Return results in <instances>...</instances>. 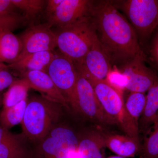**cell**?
<instances>
[{
    "label": "cell",
    "instance_id": "9a60e30c",
    "mask_svg": "<svg viewBox=\"0 0 158 158\" xmlns=\"http://www.w3.org/2000/svg\"><path fill=\"white\" fill-rule=\"evenodd\" d=\"M106 147L117 156L124 157H134L139 156L141 152V141L131 137L117 134L103 133Z\"/></svg>",
    "mask_w": 158,
    "mask_h": 158
},
{
    "label": "cell",
    "instance_id": "7a4b0ae2",
    "mask_svg": "<svg viewBox=\"0 0 158 158\" xmlns=\"http://www.w3.org/2000/svg\"><path fill=\"white\" fill-rule=\"evenodd\" d=\"M63 106L41 95L28 97L21 123L23 136L37 144L59 123Z\"/></svg>",
    "mask_w": 158,
    "mask_h": 158
},
{
    "label": "cell",
    "instance_id": "4fadbf2b",
    "mask_svg": "<svg viewBox=\"0 0 158 158\" xmlns=\"http://www.w3.org/2000/svg\"><path fill=\"white\" fill-rule=\"evenodd\" d=\"M77 64L81 65L94 77L102 80H106L113 68L97 38L83 62Z\"/></svg>",
    "mask_w": 158,
    "mask_h": 158
},
{
    "label": "cell",
    "instance_id": "f1b7e54d",
    "mask_svg": "<svg viewBox=\"0 0 158 158\" xmlns=\"http://www.w3.org/2000/svg\"><path fill=\"white\" fill-rule=\"evenodd\" d=\"M17 9L11 0H0V15L17 14L16 12Z\"/></svg>",
    "mask_w": 158,
    "mask_h": 158
},
{
    "label": "cell",
    "instance_id": "52a82bcc",
    "mask_svg": "<svg viewBox=\"0 0 158 158\" xmlns=\"http://www.w3.org/2000/svg\"><path fill=\"white\" fill-rule=\"evenodd\" d=\"M46 73L64 97L69 106L78 113L76 94L78 70L74 62L60 52H56Z\"/></svg>",
    "mask_w": 158,
    "mask_h": 158
},
{
    "label": "cell",
    "instance_id": "83f0119b",
    "mask_svg": "<svg viewBox=\"0 0 158 158\" xmlns=\"http://www.w3.org/2000/svg\"><path fill=\"white\" fill-rule=\"evenodd\" d=\"M9 65L0 63V91L9 88L15 81L9 70Z\"/></svg>",
    "mask_w": 158,
    "mask_h": 158
},
{
    "label": "cell",
    "instance_id": "44dd1931",
    "mask_svg": "<svg viewBox=\"0 0 158 158\" xmlns=\"http://www.w3.org/2000/svg\"><path fill=\"white\" fill-rule=\"evenodd\" d=\"M17 9L23 13L24 19L34 20L42 12L47 1L44 0H11Z\"/></svg>",
    "mask_w": 158,
    "mask_h": 158
},
{
    "label": "cell",
    "instance_id": "ac0fdd59",
    "mask_svg": "<svg viewBox=\"0 0 158 158\" xmlns=\"http://www.w3.org/2000/svg\"><path fill=\"white\" fill-rule=\"evenodd\" d=\"M22 44L19 37L11 31H6L0 36V63H14L21 52Z\"/></svg>",
    "mask_w": 158,
    "mask_h": 158
},
{
    "label": "cell",
    "instance_id": "1f68e13d",
    "mask_svg": "<svg viewBox=\"0 0 158 158\" xmlns=\"http://www.w3.org/2000/svg\"><path fill=\"white\" fill-rule=\"evenodd\" d=\"M127 158L126 157H124L121 156H111L108 157L107 158Z\"/></svg>",
    "mask_w": 158,
    "mask_h": 158
},
{
    "label": "cell",
    "instance_id": "7402d4cb",
    "mask_svg": "<svg viewBox=\"0 0 158 158\" xmlns=\"http://www.w3.org/2000/svg\"><path fill=\"white\" fill-rule=\"evenodd\" d=\"M139 158H158V123L144 136Z\"/></svg>",
    "mask_w": 158,
    "mask_h": 158
},
{
    "label": "cell",
    "instance_id": "6da1fadb",
    "mask_svg": "<svg viewBox=\"0 0 158 158\" xmlns=\"http://www.w3.org/2000/svg\"><path fill=\"white\" fill-rule=\"evenodd\" d=\"M89 18L113 68L144 55L135 31L109 0L92 1Z\"/></svg>",
    "mask_w": 158,
    "mask_h": 158
},
{
    "label": "cell",
    "instance_id": "5bb4252c",
    "mask_svg": "<svg viewBox=\"0 0 158 158\" xmlns=\"http://www.w3.org/2000/svg\"><path fill=\"white\" fill-rule=\"evenodd\" d=\"M78 158H105L103 135L98 130H88L78 135Z\"/></svg>",
    "mask_w": 158,
    "mask_h": 158
},
{
    "label": "cell",
    "instance_id": "ba28073f",
    "mask_svg": "<svg viewBox=\"0 0 158 158\" xmlns=\"http://www.w3.org/2000/svg\"><path fill=\"white\" fill-rule=\"evenodd\" d=\"M77 70L76 94L78 113L98 126L115 125L102 107L90 81Z\"/></svg>",
    "mask_w": 158,
    "mask_h": 158
},
{
    "label": "cell",
    "instance_id": "7c38bea8",
    "mask_svg": "<svg viewBox=\"0 0 158 158\" xmlns=\"http://www.w3.org/2000/svg\"><path fill=\"white\" fill-rule=\"evenodd\" d=\"M20 74L22 78L27 82L30 88L37 90L41 96L50 100L60 104L66 108H69L65 98L47 73L33 71Z\"/></svg>",
    "mask_w": 158,
    "mask_h": 158
},
{
    "label": "cell",
    "instance_id": "8992f818",
    "mask_svg": "<svg viewBox=\"0 0 158 158\" xmlns=\"http://www.w3.org/2000/svg\"><path fill=\"white\" fill-rule=\"evenodd\" d=\"M78 141L73 129L59 123L37 143L34 158H78Z\"/></svg>",
    "mask_w": 158,
    "mask_h": 158
},
{
    "label": "cell",
    "instance_id": "5b68a950",
    "mask_svg": "<svg viewBox=\"0 0 158 158\" xmlns=\"http://www.w3.org/2000/svg\"><path fill=\"white\" fill-rule=\"evenodd\" d=\"M110 1L127 16L144 51L158 25V0Z\"/></svg>",
    "mask_w": 158,
    "mask_h": 158
},
{
    "label": "cell",
    "instance_id": "4316f807",
    "mask_svg": "<svg viewBox=\"0 0 158 158\" xmlns=\"http://www.w3.org/2000/svg\"><path fill=\"white\" fill-rule=\"evenodd\" d=\"M24 21L23 16L18 14L5 16L0 15V30L13 31L19 27Z\"/></svg>",
    "mask_w": 158,
    "mask_h": 158
},
{
    "label": "cell",
    "instance_id": "8fae6325",
    "mask_svg": "<svg viewBox=\"0 0 158 158\" xmlns=\"http://www.w3.org/2000/svg\"><path fill=\"white\" fill-rule=\"evenodd\" d=\"M92 2L90 0H63L47 23L57 28L73 24L89 16Z\"/></svg>",
    "mask_w": 158,
    "mask_h": 158
},
{
    "label": "cell",
    "instance_id": "d4e9b609",
    "mask_svg": "<svg viewBox=\"0 0 158 158\" xmlns=\"http://www.w3.org/2000/svg\"><path fill=\"white\" fill-rule=\"evenodd\" d=\"M146 63L158 69V31L154 32L144 50Z\"/></svg>",
    "mask_w": 158,
    "mask_h": 158
},
{
    "label": "cell",
    "instance_id": "f546056e",
    "mask_svg": "<svg viewBox=\"0 0 158 158\" xmlns=\"http://www.w3.org/2000/svg\"><path fill=\"white\" fill-rule=\"evenodd\" d=\"M63 0H48L45 8L46 16L48 19L50 18L56 11Z\"/></svg>",
    "mask_w": 158,
    "mask_h": 158
},
{
    "label": "cell",
    "instance_id": "e575fe53",
    "mask_svg": "<svg viewBox=\"0 0 158 158\" xmlns=\"http://www.w3.org/2000/svg\"><path fill=\"white\" fill-rule=\"evenodd\" d=\"M155 31H158V25L157 26V27L156 28Z\"/></svg>",
    "mask_w": 158,
    "mask_h": 158
},
{
    "label": "cell",
    "instance_id": "836d02e7",
    "mask_svg": "<svg viewBox=\"0 0 158 158\" xmlns=\"http://www.w3.org/2000/svg\"><path fill=\"white\" fill-rule=\"evenodd\" d=\"M6 31V30H0V36H1V35H2V34H3V32H4V31Z\"/></svg>",
    "mask_w": 158,
    "mask_h": 158
},
{
    "label": "cell",
    "instance_id": "d6986e66",
    "mask_svg": "<svg viewBox=\"0 0 158 158\" xmlns=\"http://www.w3.org/2000/svg\"><path fill=\"white\" fill-rule=\"evenodd\" d=\"M30 86L25 79L15 80L4 94L3 108L11 107L27 99Z\"/></svg>",
    "mask_w": 158,
    "mask_h": 158
},
{
    "label": "cell",
    "instance_id": "4dcf8cb0",
    "mask_svg": "<svg viewBox=\"0 0 158 158\" xmlns=\"http://www.w3.org/2000/svg\"><path fill=\"white\" fill-rule=\"evenodd\" d=\"M18 137V136L15 135L14 134L10 133L9 130L5 128L0 122V142L12 140Z\"/></svg>",
    "mask_w": 158,
    "mask_h": 158
},
{
    "label": "cell",
    "instance_id": "cb8c5ba5",
    "mask_svg": "<svg viewBox=\"0 0 158 158\" xmlns=\"http://www.w3.org/2000/svg\"><path fill=\"white\" fill-rule=\"evenodd\" d=\"M27 150L19 137L0 142V158H26Z\"/></svg>",
    "mask_w": 158,
    "mask_h": 158
},
{
    "label": "cell",
    "instance_id": "277c9868",
    "mask_svg": "<svg viewBox=\"0 0 158 158\" xmlns=\"http://www.w3.org/2000/svg\"><path fill=\"white\" fill-rule=\"evenodd\" d=\"M57 30L59 52L75 63H81L97 38L89 15Z\"/></svg>",
    "mask_w": 158,
    "mask_h": 158
},
{
    "label": "cell",
    "instance_id": "603a6c76",
    "mask_svg": "<svg viewBox=\"0 0 158 158\" xmlns=\"http://www.w3.org/2000/svg\"><path fill=\"white\" fill-rule=\"evenodd\" d=\"M146 101V95L144 93L131 92L125 102L127 113L138 124L144 111Z\"/></svg>",
    "mask_w": 158,
    "mask_h": 158
},
{
    "label": "cell",
    "instance_id": "e0dca14e",
    "mask_svg": "<svg viewBox=\"0 0 158 158\" xmlns=\"http://www.w3.org/2000/svg\"><path fill=\"white\" fill-rule=\"evenodd\" d=\"M56 52L46 51L30 54L22 59L9 64V68L19 72L40 71L46 73L49 65L53 59Z\"/></svg>",
    "mask_w": 158,
    "mask_h": 158
},
{
    "label": "cell",
    "instance_id": "30bf717a",
    "mask_svg": "<svg viewBox=\"0 0 158 158\" xmlns=\"http://www.w3.org/2000/svg\"><path fill=\"white\" fill-rule=\"evenodd\" d=\"M145 54L135 59L117 69L127 79L126 90L131 92L144 93L151 88L157 77V72L151 66L146 65Z\"/></svg>",
    "mask_w": 158,
    "mask_h": 158
},
{
    "label": "cell",
    "instance_id": "2e32d148",
    "mask_svg": "<svg viewBox=\"0 0 158 158\" xmlns=\"http://www.w3.org/2000/svg\"><path fill=\"white\" fill-rule=\"evenodd\" d=\"M154 69L157 72V77L148 91L145 107L138 122L139 133L144 136L158 123V69Z\"/></svg>",
    "mask_w": 158,
    "mask_h": 158
},
{
    "label": "cell",
    "instance_id": "9c48e42d",
    "mask_svg": "<svg viewBox=\"0 0 158 158\" xmlns=\"http://www.w3.org/2000/svg\"><path fill=\"white\" fill-rule=\"evenodd\" d=\"M52 28L47 23L31 26L24 31L19 37L22 50L16 61L34 53L54 51L57 48V38Z\"/></svg>",
    "mask_w": 158,
    "mask_h": 158
},
{
    "label": "cell",
    "instance_id": "484cf974",
    "mask_svg": "<svg viewBox=\"0 0 158 158\" xmlns=\"http://www.w3.org/2000/svg\"><path fill=\"white\" fill-rule=\"evenodd\" d=\"M106 81L116 90L123 93L127 84V77L116 67H113L108 74Z\"/></svg>",
    "mask_w": 158,
    "mask_h": 158
},
{
    "label": "cell",
    "instance_id": "d6a6232c",
    "mask_svg": "<svg viewBox=\"0 0 158 158\" xmlns=\"http://www.w3.org/2000/svg\"><path fill=\"white\" fill-rule=\"evenodd\" d=\"M2 97L0 95V107L1 106V105L2 104Z\"/></svg>",
    "mask_w": 158,
    "mask_h": 158
},
{
    "label": "cell",
    "instance_id": "3957f363",
    "mask_svg": "<svg viewBox=\"0 0 158 158\" xmlns=\"http://www.w3.org/2000/svg\"><path fill=\"white\" fill-rule=\"evenodd\" d=\"M76 66L92 85L106 114L126 135L141 141L139 126L127 113L125 106L122 93L112 87L106 80L94 77L81 65H77Z\"/></svg>",
    "mask_w": 158,
    "mask_h": 158
},
{
    "label": "cell",
    "instance_id": "ffe728a7",
    "mask_svg": "<svg viewBox=\"0 0 158 158\" xmlns=\"http://www.w3.org/2000/svg\"><path fill=\"white\" fill-rule=\"evenodd\" d=\"M27 102V99L11 107L3 108L0 113V122L3 127L9 130L21 123L25 113Z\"/></svg>",
    "mask_w": 158,
    "mask_h": 158
}]
</instances>
